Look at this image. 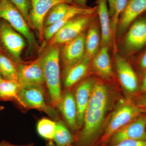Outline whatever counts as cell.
<instances>
[{
    "label": "cell",
    "mask_w": 146,
    "mask_h": 146,
    "mask_svg": "<svg viewBox=\"0 0 146 146\" xmlns=\"http://www.w3.org/2000/svg\"><path fill=\"white\" fill-rule=\"evenodd\" d=\"M109 95L106 86L94 84L84 119L83 129L78 138L81 146H92L99 138L108 107Z\"/></svg>",
    "instance_id": "1"
},
{
    "label": "cell",
    "mask_w": 146,
    "mask_h": 146,
    "mask_svg": "<svg viewBox=\"0 0 146 146\" xmlns=\"http://www.w3.org/2000/svg\"><path fill=\"white\" fill-rule=\"evenodd\" d=\"M60 48L59 46L46 50L42 56L46 87L50 104L57 107L62 97L60 68Z\"/></svg>",
    "instance_id": "2"
},
{
    "label": "cell",
    "mask_w": 146,
    "mask_h": 146,
    "mask_svg": "<svg viewBox=\"0 0 146 146\" xmlns=\"http://www.w3.org/2000/svg\"><path fill=\"white\" fill-rule=\"evenodd\" d=\"M0 19L7 21L26 39L29 51L39 49V46L31 28L20 11L11 0H0Z\"/></svg>",
    "instance_id": "3"
},
{
    "label": "cell",
    "mask_w": 146,
    "mask_h": 146,
    "mask_svg": "<svg viewBox=\"0 0 146 146\" xmlns=\"http://www.w3.org/2000/svg\"><path fill=\"white\" fill-rule=\"evenodd\" d=\"M141 113V108L130 101H124L121 103L112 113L100 139V143H107L117 131L138 117Z\"/></svg>",
    "instance_id": "4"
},
{
    "label": "cell",
    "mask_w": 146,
    "mask_h": 146,
    "mask_svg": "<svg viewBox=\"0 0 146 146\" xmlns=\"http://www.w3.org/2000/svg\"><path fill=\"white\" fill-rule=\"evenodd\" d=\"M26 41L7 21L0 19V44L4 52L16 65L24 63L21 55Z\"/></svg>",
    "instance_id": "5"
},
{
    "label": "cell",
    "mask_w": 146,
    "mask_h": 146,
    "mask_svg": "<svg viewBox=\"0 0 146 146\" xmlns=\"http://www.w3.org/2000/svg\"><path fill=\"white\" fill-rule=\"evenodd\" d=\"M46 89L39 87H22L16 102L24 109H35L44 112L53 121L58 120L55 108L45 100Z\"/></svg>",
    "instance_id": "6"
},
{
    "label": "cell",
    "mask_w": 146,
    "mask_h": 146,
    "mask_svg": "<svg viewBox=\"0 0 146 146\" xmlns=\"http://www.w3.org/2000/svg\"><path fill=\"white\" fill-rule=\"evenodd\" d=\"M18 82L22 87H39L46 89L42 56L29 64H17Z\"/></svg>",
    "instance_id": "7"
},
{
    "label": "cell",
    "mask_w": 146,
    "mask_h": 146,
    "mask_svg": "<svg viewBox=\"0 0 146 146\" xmlns=\"http://www.w3.org/2000/svg\"><path fill=\"white\" fill-rule=\"evenodd\" d=\"M91 15L77 16L68 21L48 42L46 50L64 44L81 34L89 23Z\"/></svg>",
    "instance_id": "8"
},
{
    "label": "cell",
    "mask_w": 146,
    "mask_h": 146,
    "mask_svg": "<svg viewBox=\"0 0 146 146\" xmlns=\"http://www.w3.org/2000/svg\"><path fill=\"white\" fill-rule=\"evenodd\" d=\"M146 115L139 116L116 131L110 138L108 145L125 140L146 141Z\"/></svg>",
    "instance_id": "9"
},
{
    "label": "cell",
    "mask_w": 146,
    "mask_h": 146,
    "mask_svg": "<svg viewBox=\"0 0 146 146\" xmlns=\"http://www.w3.org/2000/svg\"><path fill=\"white\" fill-rule=\"evenodd\" d=\"M85 35L82 33L75 39L64 44L62 50H60L64 66V75L85 56Z\"/></svg>",
    "instance_id": "10"
},
{
    "label": "cell",
    "mask_w": 146,
    "mask_h": 146,
    "mask_svg": "<svg viewBox=\"0 0 146 146\" xmlns=\"http://www.w3.org/2000/svg\"><path fill=\"white\" fill-rule=\"evenodd\" d=\"M32 8L29 11L31 22L38 31L39 39L44 42V21L47 13L54 6L65 3L74 5L73 0H31Z\"/></svg>",
    "instance_id": "11"
},
{
    "label": "cell",
    "mask_w": 146,
    "mask_h": 146,
    "mask_svg": "<svg viewBox=\"0 0 146 146\" xmlns=\"http://www.w3.org/2000/svg\"><path fill=\"white\" fill-rule=\"evenodd\" d=\"M94 81L91 79L82 82L76 90L75 98L77 108V125L78 129L83 125L85 112L90 100Z\"/></svg>",
    "instance_id": "12"
},
{
    "label": "cell",
    "mask_w": 146,
    "mask_h": 146,
    "mask_svg": "<svg viewBox=\"0 0 146 146\" xmlns=\"http://www.w3.org/2000/svg\"><path fill=\"white\" fill-rule=\"evenodd\" d=\"M146 44V18L136 21L128 32L125 46L129 51L141 49Z\"/></svg>",
    "instance_id": "13"
},
{
    "label": "cell",
    "mask_w": 146,
    "mask_h": 146,
    "mask_svg": "<svg viewBox=\"0 0 146 146\" xmlns=\"http://www.w3.org/2000/svg\"><path fill=\"white\" fill-rule=\"evenodd\" d=\"M115 65L121 84L127 92H135L138 88L137 77L129 63L119 55L115 57Z\"/></svg>",
    "instance_id": "14"
},
{
    "label": "cell",
    "mask_w": 146,
    "mask_h": 146,
    "mask_svg": "<svg viewBox=\"0 0 146 146\" xmlns=\"http://www.w3.org/2000/svg\"><path fill=\"white\" fill-rule=\"evenodd\" d=\"M96 7L86 8L72 5L70 10L63 18L50 26L44 27L43 38L44 41L48 42L61 27L73 18L80 15H91L96 12Z\"/></svg>",
    "instance_id": "15"
},
{
    "label": "cell",
    "mask_w": 146,
    "mask_h": 146,
    "mask_svg": "<svg viewBox=\"0 0 146 146\" xmlns=\"http://www.w3.org/2000/svg\"><path fill=\"white\" fill-rule=\"evenodd\" d=\"M57 107L70 129L73 132H76L78 129L77 125V108L75 95L72 92H67L62 95Z\"/></svg>",
    "instance_id": "16"
},
{
    "label": "cell",
    "mask_w": 146,
    "mask_h": 146,
    "mask_svg": "<svg viewBox=\"0 0 146 146\" xmlns=\"http://www.w3.org/2000/svg\"><path fill=\"white\" fill-rule=\"evenodd\" d=\"M146 11V0H128L121 14L118 26V33L125 31L131 23Z\"/></svg>",
    "instance_id": "17"
},
{
    "label": "cell",
    "mask_w": 146,
    "mask_h": 146,
    "mask_svg": "<svg viewBox=\"0 0 146 146\" xmlns=\"http://www.w3.org/2000/svg\"><path fill=\"white\" fill-rule=\"evenodd\" d=\"M92 65L95 72L102 78L111 77L112 65L107 46H102L101 50L94 56Z\"/></svg>",
    "instance_id": "18"
},
{
    "label": "cell",
    "mask_w": 146,
    "mask_h": 146,
    "mask_svg": "<svg viewBox=\"0 0 146 146\" xmlns=\"http://www.w3.org/2000/svg\"><path fill=\"white\" fill-rule=\"evenodd\" d=\"M91 58L85 54L80 62L71 68L64 75L65 88L68 89L72 87L85 76L89 68Z\"/></svg>",
    "instance_id": "19"
},
{
    "label": "cell",
    "mask_w": 146,
    "mask_h": 146,
    "mask_svg": "<svg viewBox=\"0 0 146 146\" xmlns=\"http://www.w3.org/2000/svg\"><path fill=\"white\" fill-rule=\"evenodd\" d=\"M107 0H97V10L99 16L102 29V46H107L110 40V24Z\"/></svg>",
    "instance_id": "20"
},
{
    "label": "cell",
    "mask_w": 146,
    "mask_h": 146,
    "mask_svg": "<svg viewBox=\"0 0 146 146\" xmlns=\"http://www.w3.org/2000/svg\"><path fill=\"white\" fill-rule=\"evenodd\" d=\"M22 88L18 81L3 78L0 82V101H16Z\"/></svg>",
    "instance_id": "21"
},
{
    "label": "cell",
    "mask_w": 146,
    "mask_h": 146,
    "mask_svg": "<svg viewBox=\"0 0 146 146\" xmlns=\"http://www.w3.org/2000/svg\"><path fill=\"white\" fill-rule=\"evenodd\" d=\"M0 70L3 78L18 81L17 65L3 51L0 52Z\"/></svg>",
    "instance_id": "22"
},
{
    "label": "cell",
    "mask_w": 146,
    "mask_h": 146,
    "mask_svg": "<svg viewBox=\"0 0 146 146\" xmlns=\"http://www.w3.org/2000/svg\"><path fill=\"white\" fill-rule=\"evenodd\" d=\"M72 5L65 3L53 6L47 13L44 21V27L50 26L61 20L68 13Z\"/></svg>",
    "instance_id": "23"
},
{
    "label": "cell",
    "mask_w": 146,
    "mask_h": 146,
    "mask_svg": "<svg viewBox=\"0 0 146 146\" xmlns=\"http://www.w3.org/2000/svg\"><path fill=\"white\" fill-rule=\"evenodd\" d=\"M55 132L52 140L56 146H67L71 145L74 141L72 133L63 121H56Z\"/></svg>",
    "instance_id": "24"
},
{
    "label": "cell",
    "mask_w": 146,
    "mask_h": 146,
    "mask_svg": "<svg viewBox=\"0 0 146 146\" xmlns=\"http://www.w3.org/2000/svg\"><path fill=\"white\" fill-rule=\"evenodd\" d=\"M100 36L96 27L90 29L85 39L86 55L90 58L94 57L98 52Z\"/></svg>",
    "instance_id": "25"
},
{
    "label": "cell",
    "mask_w": 146,
    "mask_h": 146,
    "mask_svg": "<svg viewBox=\"0 0 146 146\" xmlns=\"http://www.w3.org/2000/svg\"><path fill=\"white\" fill-rule=\"evenodd\" d=\"M56 122L48 118H43L39 120L37 124L38 134L42 138L52 140L55 132Z\"/></svg>",
    "instance_id": "26"
},
{
    "label": "cell",
    "mask_w": 146,
    "mask_h": 146,
    "mask_svg": "<svg viewBox=\"0 0 146 146\" xmlns=\"http://www.w3.org/2000/svg\"><path fill=\"white\" fill-rule=\"evenodd\" d=\"M20 11L31 29H35L31 22L29 11L32 8L31 0H11Z\"/></svg>",
    "instance_id": "27"
},
{
    "label": "cell",
    "mask_w": 146,
    "mask_h": 146,
    "mask_svg": "<svg viewBox=\"0 0 146 146\" xmlns=\"http://www.w3.org/2000/svg\"><path fill=\"white\" fill-rule=\"evenodd\" d=\"M128 0H116L114 7V13L110 23V28L112 31H115L117 27L119 16L125 8Z\"/></svg>",
    "instance_id": "28"
},
{
    "label": "cell",
    "mask_w": 146,
    "mask_h": 146,
    "mask_svg": "<svg viewBox=\"0 0 146 146\" xmlns=\"http://www.w3.org/2000/svg\"><path fill=\"white\" fill-rule=\"evenodd\" d=\"M104 146H146V141L125 140L115 145Z\"/></svg>",
    "instance_id": "29"
},
{
    "label": "cell",
    "mask_w": 146,
    "mask_h": 146,
    "mask_svg": "<svg viewBox=\"0 0 146 146\" xmlns=\"http://www.w3.org/2000/svg\"><path fill=\"white\" fill-rule=\"evenodd\" d=\"M0 146H33L32 145H13L10 143L9 142L6 141H3L0 142ZM46 146H56L51 141H50Z\"/></svg>",
    "instance_id": "30"
},
{
    "label": "cell",
    "mask_w": 146,
    "mask_h": 146,
    "mask_svg": "<svg viewBox=\"0 0 146 146\" xmlns=\"http://www.w3.org/2000/svg\"><path fill=\"white\" fill-rule=\"evenodd\" d=\"M116 0H107L109 4V15L110 17L112 18L114 13V7Z\"/></svg>",
    "instance_id": "31"
},
{
    "label": "cell",
    "mask_w": 146,
    "mask_h": 146,
    "mask_svg": "<svg viewBox=\"0 0 146 146\" xmlns=\"http://www.w3.org/2000/svg\"><path fill=\"white\" fill-rule=\"evenodd\" d=\"M137 106L141 108H146V95L141 98L138 102Z\"/></svg>",
    "instance_id": "32"
},
{
    "label": "cell",
    "mask_w": 146,
    "mask_h": 146,
    "mask_svg": "<svg viewBox=\"0 0 146 146\" xmlns=\"http://www.w3.org/2000/svg\"><path fill=\"white\" fill-rule=\"evenodd\" d=\"M87 0H73L74 5L81 7H85Z\"/></svg>",
    "instance_id": "33"
},
{
    "label": "cell",
    "mask_w": 146,
    "mask_h": 146,
    "mask_svg": "<svg viewBox=\"0 0 146 146\" xmlns=\"http://www.w3.org/2000/svg\"><path fill=\"white\" fill-rule=\"evenodd\" d=\"M141 65L142 68L146 69V53L141 59Z\"/></svg>",
    "instance_id": "34"
},
{
    "label": "cell",
    "mask_w": 146,
    "mask_h": 146,
    "mask_svg": "<svg viewBox=\"0 0 146 146\" xmlns=\"http://www.w3.org/2000/svg\"><path fill=\"white\" fill-rule=\"evenodd\" d=\"M141 89L143 91L146 92V74L144 77L143 81L141 86Z\"/></svg>",
    "instance_id": "35"
},
{
    "label": "cell",
    "mask_w": 146,
    "mask_h": 146,
    "mask_svg": "<svg viewBox=\"0 0 146 146\" xmlns=\"http://www.w3.org/2000/svg\"><path fill=\"white\" fill-rule=\"evenodd\" d=\"M141 111L142 112H145L146 113V108H141Z\"/></svg>",
    "instance_id": "36"
},
{
    "label": "cell",
    "mask_w": 146,
    "mask_h": 146,
    "mask_svg": "<svg viewBox=\"0 0 146 146\" xmlns=\"http://www.w3.org/2000/svg\"><path fill=\"white\" fill-rule=\"evenodd\" d=\"M4 109V107L3 106H0V113L1 112V111H2Z\"/></svg>",
    "instance_id": "37"
},
{
    "label": "cell",
    "mask_w": 146,
    "mask_h": 146,
    "mask_svg": "<svg viewBox=\"0 0 146 146\" xmlns=\"http://www.w3.org/2000/svg\"><path fill=\"white\" fill-rule=\"evenodd\" d=\"M1 51H3V50L1 46V44H0V52Z\"/></svg>",
    "instance_id": "38"
},
{
    "label": "cell",
    "mask_w": 146,
    "mask_h": 146,
    "mask_svg": "<svg viewBox=\"0 0 146 146\" xmlns=\"http://www.w3.org/2000/svg\"><path fill=\"white\" fill-rule=\"evenodd\" d=\"M3 78H2L0 77V82L1 81V80Z\"/></svg>",
    "instance_id": "39"
},
{
    "label": "cell",
    "mask_w": 146,
    "mask_h": 146,
    "mask_svg": "<svg viewBox=\"0 0 146 146\" xmlns=\"http://www.w3.org/2000/svg\"><path fill=\"white\" fill-rule=\"evenodd\" d=\"M67 146H73L72 145H69Z\"/></svg>",
    "instance_id": "40"
},
{
    "label": "cell",
    "mask_w": 146,
    "mask_h": 146,
    "mask_svg": "<svg viewBox=\"0 0 146 146\" xmlns=\"http://www.w3.org/2000/svg\"><path fill=\"white\" fill-rule=\"evenodd\" d=\"M0 77H1V78H3V77H2V76L0 75Z\"/></svg>",
    "instance_id": "41"
}]
</instances>
